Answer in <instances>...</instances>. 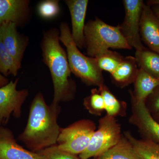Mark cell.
I'll return each instance as SVG.
<instances>
[{
    "mask_svg": "<svg viewBox=\"0 0 159 159\" xmlns=\"http://www.w3.org/2000/svg\"><path fill=\"white\" fill-rule=\"evenodd\" d=\"M145 104L151 114L159 113V85L146 99Z\"/></svg>",
    "mask_w": 159,
    "mask_h": 159,
    "instance_id": "26",
    "label": "cell"
},
{
    "mask_svg": "<svg viewBox=\"0 0 159 159\" xmlns=\"http://www.w3.org/2000/svg\"><path fill=\"white\" fill-rule=\"evenodd\" d=\"M60 111L59 104L48 105L43 94L39 92L31 101L27 125L18 139L34 152L56 145L61 129L57 122Z\"/></svg>",
    "mask_w": 159,
    "mask_h": 159,
    "instance_id": "1",
    "label": "cell"
},
{
    "mask_svg": "<svg viewBox=\"0 0 159 159\" xmlns=\"http://www.w3.org/2000/svg\"><path fill=\"white\" fill-rule=\"evenodd\" d=\"M19 78L0 88V126H5L11 116L20 118L22 108L29 95L27 89L18 90Z\"/></svg>",
    "mask_w": 159,
    "mask_h": 159,
    "instance_id": "7",
    "label": "cell"
},
{
    "mask_svg": "<svg viewBox=\"0 0 159 159\" xmlns=\"http://www.w3.org/2000/svg\"><path fill=\"white\" fill-rule=\"evenodd\" d=\"M0 159H42L37 152L27 150L17 143L11 129L0 126Z\"/></svg>",
    "mask_w": 159,
    "mask_h": 159,
    "instance_id": "13",
    "label": "cell"
},
{
    "mask_svg": "<svg viewBox=\"0 0 159 159\" xmlns=\"http://www.w3.org/2000/svg\"><path fill=\"white\" fill-rule=\"evenodd\" d=\"M84 105L91 113L98 114L104 110V100L99 89L92 90L90 95L84 98Z\"/></svg>",
    "mask_w": 159,
    "mask_h": 159,
    "instance_id": "24",
    "label": "cell"
},
{
    "mask_svg": "<svg viewBox=\"0 0 159 159\" xmlns=\"http://www.w3.org/2000/svg\"><path fill=\"white\" fill-rule=\"evenodd\" d=\"M146 4L150 6L153 5H159V0H149L147 1Z\"/></svg>",
    "mask_w": 159,
    "mask_h": 159,
    "instance_id": "29",
    "label": "cell"
},
{
    "mask_svg": "<svg viewBox=\"0 0 159 159\" xmlns=\"http://www.w3.org/2000/svg\"><path fill=\"white\" fill-rule=\"evenodd\" d=\"M93 159H99L97 157H94Z\"/></svg>",
    "mask_w": 159,
    "mask_h": 159,
    "instance_id": "31",
    "label": "cell"
},
{
    "mask_svg": "<svg viewBox=\"0 0 159 159\" xmlns=\"http://www.w3.org/2000/svg\"><path fill=\"white\" fill-rule=\"evenodd\" d=\"M139 68L159 79V54L147 48L136 51L135 56Z\"/></svg>",
    "mask_w": 159,
    "mask_h": 159,
    "instance_id": "18",
    "label": "cell"
},
{
    "mask_svg": "<svg viewBox=\"0 0 159 159\" xmlns=\"http://www.w3.org/2000/svg\"><path fill=\"white\" fill-rule=\"evenodd\" d=\"M152 116L153 117L154 119L159 123V113H157L151 114Z\"/></svg>",
    "mask_w": 159,
    "mask_h": 159,
    "instance_id": "30",
    "label": "cell"
},
{
    "mask_svg": "<svg viewBox=\"0 0 159 159\" xmlns=\"http://www.w3.org/2000/svg\"><path fill=\"white\" fill-rule=\"evenodd\" d=\"M139 68L135 57H123L122 61L111 74L114 80L121 86L124 87L134 82Z\"/></svg>",
    "mask_w": 159,
    "mask_h": 159,
    "instance_id": "15",
    "label": "cell"
},
{
    "mask_svg": "<svg viewBox=\"0 0 159 159\" xmlns=\"http://www.w3.org/2000/svg\"><path fill=\"white\" fill-rule=\"evenodd\" d=\"M21 68L9 54L5 47L0 32V73L5 77L16 76Z\"/></svg>",
    "mask_w": 159,
    "mask_h": 159,
    "instance_id": "20",
    "label": "cell"
},
{
    "mask_svg": "<svg viewBox=\"0 0 159 159\" xmlns=\"http://www.w3.org/2000/svg\"><path fill=\"white\" fill-rule=\"evenodd\" d=\"M99 90L103 97L104 110L106 111L107 115L115 116L121 109L120 102L106 86L103 85L99 87Z\"/></svg>",
    "mask_w": 159,
    "mask_h": 159,
    "instance_id": "23",
    "label": "cell"
},
{
    "mask_svg": "<svg viewBox=\"0 0 159 159\" xmlns=\"http://www.w3.org/2000/svg\"><path fill=\"white\" fill-rule=\"evenodd\" d=\"M42 159H81L76 155L60 150L56 145L37 152Z\"/></svg>",
    "mask_w": 159,
    "mask_h": 159,
    "instance_id": "25",
    "label": "cell"
},
{
    "mask_svg": "<svg viewBox=\"0 0 159 159\" xmlns=\"http://www.w3.org/2000/svg\"><path fill=\"white\" fill-rule=\"evenodd\" d=\"M14 23L6 22L0 26L1 37L9 54L16 62L21 66L25 52L29 43L27 35L21 34Z\"/></svg>",
    "mask_w": 159,
    "mask_h": 159,
    "instance_id": "11",
    "label": "cell"
},
{
    "mask_svg": "<svg viewBox=\"0 0 159 159\" xmlns=\"http://www.w3.org/2000/svg\"><path fill=\"white\" fill-rule=\"evenodd\" d=\"M84 48L89 57H96L109 48L131 50L119 25H110L97 17L85 24Z\"/></svg>",
    "mask_w": 159,
    "mask_h": 159,
    "instance_id": "4",
    "label": "cell"
},
{
    "mask_svg": "<svg viewBox=\"0 0 159 159\" xmlns=\"http://www.w3.org/2000/svg\"><path fill=\"white\" fill-rule=\"evenodd\" d=\"M134 82V90L131 93L132 99L139 102H145L148 96L159 85V79L139 68Z\"/></svg>",
    "mask_w": 159,
    "mask_h": 159,
    "instance_id": "16",
    "label": "cell"
},
{
    "mask_svg": "<svg viewBox=\"0 0 159 159\" xmlns=\"http://www.w3.org/2000/svg\"><path fill=\"white\" fill-rule=\"evenodd\" d=\"M151 7L155 14L159 19V5H152Z\"/></svg>",
    "mask_w": 159,
    "mask_h": 159,
    "instance_id": "28",
    "label": "cell"
},
{
    "mask_svg": "<svg viewBox=\"0 0 159 159\" xmlns=\"http://www.w3.org/2000/svg\"><path fill=\"white\" fill-rule=\"evenodd\" d=\"M97 157L99 159H141L128 139L122 136L116 144Z\"/></svg>",
    "mask_w": 159,
    "mask_h": 159,
    "instance_id": "17",
    "label": "cell"
},
{
    "mask_svg": "<svg viewBox=\"0 0 159 159\" xmlns=\"http://www.w3.org/2000/svg\"><path fill=\"white\" fill-rule=\"evenodd\" d=\"M71 19V34L78 48H84V29L88 0H65Z\"/></svg>",
    "mask_w": 159,
    "mask_h": 159,
    "instance_id": "14",
    "label": "cell"
},
{
    "mask_svg": "<svg viewBox=\"0 0 159 159\" xmlns=\"http://www.w3.org/2000/svg\"><path fill=\"white\" fill-rule=\"evenodd\" d=\"M58 0H44L38 5L37 11L40 17L46 20L56 17L60 12Z\"/></svg>",
    "mask_w": 159,
    "mask_h": 159,
    "instance_id": "22",
    "label": "cell"
},
{
    "mask_svg": "<svg viewBox=\"0 0 159 159\" xmlns=\"http://www.w3.org/2000/svg\"><path fill=\"white\" fill-rule=\"evenodd\" d=\"M59 30L53 28L43 31L40 43L42 61L50 71L54 89L52 102L59 104L74 99L75 82L71 78L66 51L59 39Z\"/></svg>",
    "mask_w": 159,
    "mask_h": 159,
    "instance_id": "2",
    "label": "cell"
},
{
    "mask_svg": "<svg viewBox=\"0 0 159 159\" xmlns=\"http://www.w3.org/2000/svg\"><path fill=\"white\" fill-rule=\"evenodd\" d=\"M125 15L120 25V31L128 44L136 51L145 48L140 34V22L144 1L142 0H124L122 1Z\"/></svg>",
    "mask_w": 159,
    "mask_h": 159,
    "instance_id": "8",
    "label": "cell"
},
{
    "mask_svg": "<svg viewBox=\"0 0 159 159\" xmlns=\"http://www.w3.org/2000/svg\"><path fill=\"white\" fill-rule=\"evenodd\" d=\"M29 0H0V26L11 22L18 28L28 25L32 16Z\"/></svg>",
    "mask_w": 159,
    "mask_h": 159,
    "instance_id": "10",
    "label": "cell"
},
{
    "mask_svg": "<svg viewBox=\"0 0 159 159\" xmlns=\"http://www.w3.org/2000/svg\"><path fill=\"white\" fill-rule=\"evenodd\" d=\"M59 39L66 47L68 60L72 74L88 85L103 84L102 71L99 68L97 59L83 54L74 42L67 23L62 22L59 25Z\"/></svg>",
    "mask_w": 159,
    "mask_h": 159,
    "instance_id": "3",
    "label": "cell"
},
{
    "mask_svg": "<svg viewBox=\"0 0 159 159\" xmlns=\"http://www.w3.org/2000/svg\"><path fill=\"white\" fill-rule=\"evenodd\" d=\"M96 129L95 123L91 120H78L61 129L56 145L60 150L76 155H80L88 147Z\"/></svg>",
    "mask_w": 159,
    "mask_h": 159,
    "instance_id": "5",
    "label": "cell"
},
{
    "mask_svg": "<svg viewBox=\"0 0 159 159\" xmlns=\"http://www.w3.org/2000/svg\"><path fill=\"white\" fill-rule=\"evenodd\" d=\"M95 58L101 71H107L111 74L120 64L123 57L116 52L108 50Z\"/></svg>",
    "mask_w": 159,
    "mask_h": 159,
    "instance_id": "21",
    "label": "cell"
},
{
    "mask_svg": "<svg viewBox=\"0 0 159 159\" xmlns=\"http://www.w3.org/2000/svg\"><path fill=\"white\" fill-rule=\"evenodd\" d=\"M133 113L130 123L136 126L143 139L151 140L159 145V123L148 111L145 102L132 99Z\"/></svg>",
    "mask_w": 159,
    "mask_h": 159,
    "instance_id": "9",
    "label": "cell"
},
{
    "mask_svg": "<svg viewBox=\"0 0 159 159\" xmlns=\"http://www.w3.org/2000/svg\"><path fill=\"white\" fill-rule=\"evenodd\" d=\"M140 34L148 49L159 54V19L145 3L140 19Z\"/></svg>",
    "mask_w": 159,
    "mask_h": 159,
    "instance_id": "12",
    "label": "cell"
},
{
    "mask_svg": "<svg viewBox=\"0 0 159 159\" xmlns=\"http://www.w3.org/2000/svg\"><path fill=\"white\" fill-rule=\"evenodd\" d=\"M9 82V79L0 73V88L6 85Z\"/></svg>",
    "mask_w": 159,
    "mask_h": 159,
    "instance_id": "27",
    "label": "cell"
},
{
    "mask_svg": "<svg viewBox=\"0 0 159 159\" xmlns=\"http://www.w3.org/2000/svg\"><path fill=\"white\" fill-rule=\"evenodd\" d=\"M128 139L141 159H159V145L146 139H136L129 133H125Z\"/></svg>",
    "mask_w": 159,
    "mask_h": 159,
    "instance_id": "19",
    "label": "cell"
},
{
    "mask_svg": "<svg viewBox=\"0 0 159 159\" xmlns=\"http://www.w3.org/2000/svg\"><path fill=\"white\" fill-rule=\"evenodd\" d=\"M121 130V126L115 117L107 115L101 118L88 147L79 155V157L89 159L104 153L119 142L122 137Z\"/></svg>",
    "mask_w": 159,
    "mask_h": 159,
    "instance_id": "6",
    "label": "cell"
}]
</instances>
